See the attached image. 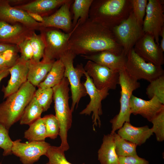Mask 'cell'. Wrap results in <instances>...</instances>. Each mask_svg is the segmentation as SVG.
<instances>
[{"instance_id": "obj_1", "label": "cell", "mask_w": 164, "mask_h": 164, "mask_svg": "<svg viewBox=\"0 0 164 164\" xmlns=\"http://www.w3.org/2000/svg\"><path fill=\"white\" fill-rule=\"evenodd\" d=\"M79 19L68 41V50L77 55H87L108 51L117 55L123 49L111 30L88 18L82 23Z\"/></svg>"}, {"instance_id": "obj_2", "label": "cell", "mask_w": 164, "mask_h": 164, "mask_svg": "<svg viewBox=\"0 0 164 164\" xmlns=\"http://www.w3.org/2000/svg\"><path fill=\"white\" fill-rule=\"evenodd\" d=\"M132 10L131 0H93L89 18L111 30L127 19Z\"/></svg>"}, {"instance_id": "obj_3", "label": "cell", "mask_w": 164, "mask_h": 164, "mask_svg": "<svg viewBox=\"0 0 164 164\" xmlns=\"http://www.w3.org/2000/svg\"><path fill=\"white\" fill-rule=\"evenodd\" d=\"M36 90V87L27 80L16 92L6 98L0 104V124L9 130L19 121Z\"/></svg>"}, {"instance_id": "obj_4", "label": "cell", "mask_w": 164, "mask_h": 164, "mask_svg": "<svg viewBox=\"0 0 164 164\" xmlns=\"http://www.w3.org/2000/svg\"><path fill=\"white\" fill-rule=\"evenodd\" d=\"M69 83L64 77L58 84L52 88L55 116L59 124V135L61 140L60 147L64 151L70 147L67 142V134L72 122V111L69 104Z\"/></svg>"}, {"instance_id": "obj_5", "label": "cell", "mask_w": 164, "mask_h": 164, "mask_svg": "<svg viewBox=\"0 0 164 164\" xmlns=\"http://www.w3.org/2000/svg\"><path fill=\"white\" fill-rule=\"evenodd\" d=\"M119 84L121 88L120 108L118 114L110 121L112 125L111 134L121 128L125 122H130V100L134 91L140 87L138 80L131 76L125 68L119 72Z\"/></svg>"}, {"instance_id": "obj_6", "label": "cell", "mask_w": 164, "mask_h": 164, "mask_svg": "<svg viewBox=\"0 0 164 164\" xmlns=\"http://www.w3.org/2000/svg\"><path fill=\"white\" fill-rule=\"evenodd\" d=\"M40 35L45 47L42 61L54 62L60 59L62 55L68 50V41L73 32L69 33L53 27L42 28Z\"/></svg>"}, {"instance_id": "obj_7", "label": "cell", "mask_w": 164, "mask_h": 164, "mask_svg": "<svg viewBox=\"0 0 164 164\" xmlns=\"http://www.w3.org/2000/svg\"><path fill=\"white\" fill-rule=\"evenodd\" d=\"M76 56L68 50L60 59L65 67L64 77L67 79L70 85L72 100L70 109L72 112L75 106L77 108L80 99L87 94L85 86L81 81L84 75V67L81 64L75 67L73 66V60Z\"/></svg>"}, {"instance_id": "obj_8", "label": "cell", "mask_w": 164, "mask_h": 164, "mask_svg": "<svg viewBox=\"0 0 164 164\" xmlns=\"http://www.w3.org/2000/svg\"><path fill=\"white\" fill-rule=\"evenodd\" d=\"M111 30L126 56L145 34L142 26L138 22L132 11L127 19Z\"/></svg>"}, {"instance_id": "obj_9", "label": "cell", "mask_w": 164, "mask_h": 164, "mask_svg": "<svg viewBox=\"0 0 164 164\" xmlns=\"http://www.w3.org/2000/svg\"><path fill=\"white\" fill-rule=\"evenodd\" d=\"M125 69L132 77L149 82L164 75L162 66L146 61L135 52L133 48L128 53Z\"/></svg>"}, {"instance_id": "obj_10", "label": "cell", "mask_w": 164, "mask_h": 164, "mask_svg": "<svg viewBox=\"0 0 164 164\" xmlns=\"http://www.w3.org/2000/svg\"><path fill=\"white\" fill-rule=\"evenodd\" d=\"M84 75L86 80L83 84L87 93L89 95L90 101L86 107L80 113V114L90 115L92 113V119L93 130L95 131V126H101L100 116L102 114L101 102L109 94V90L105 88L101 90L97 89L93 83L92 80L87 74L84 69Z\"/></svg>"}, {"instance_id": "obj_11", "label": "cell", "mask_w": 164, "mask_h": 164, "mask_svg": "<svg viewBox=\"0 0 164 164\" xmlns=\"http://www.w3.org/2000/svg\"><path fill=\"white\" fill-rule=\"evenodd\" d=\"M148 1L143 30L145 33L153 36L156 43L159 45V37L164 27V1Z\"/></svg>"}, {"instance_id": "obj_12", "label": "cell", "mask_w": 164, "mask_h": 164, "mask_svg": "<svg viewBox=\"0 0 164 164\" xmlns=\"http://www.w3.org/2000/svg\"><path fill=\"white\" fill-rule=\"evenodd\" d=\"M84 69L98 89L115 90L119 84V72L88 60Z\"/></svg>"}, {"instance_id": "obj_13", "label": "cell", "mask_w": 164, "mask_h": 164, "mask_svg": "<svg viewBox=\"0 0 164 164\" xmlns=\"http://www.w3.org/2000/svg\"><path fill=\"white\" fill-rule=\"evenodd\" d=\"M21 140L13 141L12 154L19 157L23 164H33L43 155H46L51 145L45 141L23 143Z\"/></svg>"}, {"instance_id": "obj_14", "label": "cell", "mask_w": 164, "mask_h": 164, "mask_svg": "<svg viewBox=\"0 0 164 164\" xmlns=\"http://www.w3.org/2000/svg\"><path fill=\"white\" fill-rule=\"evenodd\" d=\"M135 53L147 62L159 66L164 63L163 52L152 35L145 33L133 47Z\"/></svg>"}, {"instance_id": "obj_15", "label": "cell", "mask_w": 164, "mask_h": 164, "mask_svg": "<svg viewBox=\"0 0 164 164\" xmlns=\"http://www.w3.org/2000/svg\"><path fill=\"white\" fill-rule=\"evenodd\" d=\"M0 2V20L12 24H21L31 30H40V23L32 19L27 12L11 6L8 2Z\"/></svg>"}, {"instance_id": "obj_16", "label": "cell", "mask_w": 164, "mask_h": 164, "mask_svg": "<svg viewBox=\"0 0 164 164\" xmlns=\"http://www.w3.org/2000/svg\"><path fill=\"white\" fill-rule=\"evenodd\" d=\"M29 61L20 56L15 63L9 68L10 77L7 85L2 89L4 99L16 92L27 80Z\"/></svg>"}, {"instance_id": "obj_17", "label": "cell", "mask_w": 164, "mask_h": 164, "mask_svg": "<svg viewBox=\"0 0 164 164\" xmlns=\"http://www.w3.org/2000/svg\"><path fill=\"white\" fill-rule=\"evenodd\" d=\"M73 1L67 0L55 13L43 17L44 21L40 23L41 28L53 27L70 32L73 28L70 8Z\"/></svg>"}, {"instance_id": "obj_18", "label": "cell", "mask_w": 164, "mask_h": 164, "mask_svg": "<svg viewBox=\"0 0 164 164\" xmlns=\"http://www.w3.org/2000/svg\"><path fill=\"white\" fill-rule=\"evenodd\" d=\"M130 107L131 114L140 115L151 122L164 108V104L155 96L149 100H145L132 95L130 101Z\"/></svg>"}, {"instance_id": "obj_19", "label": "cell", "mask_w": 164, "mask_h": 164, "mask_svg": "<svg viewBox=\"0 0 164 164\" xmlns=\"http://www.w3.org/2000/svg\"><path fill=\"white\" fill-rule=\"evenodd\" d=\"M35 31L19 23L10 24L0 20V42L18 45Z\"/></svg>"}, {"instance_id": "obj_20", "label": "cell", "mask_w": 164, "mask_h": 164, "mask_svg": "<svg viewBox=\"0 0 164 164\" xmlns=\"http://www.w3.org/2000/svg\"><path fill=\"white\" fill-rule=\"evenodd\" d=\"M80 56L85 59L118 72L125 68L127 60V56L124 53L117 55L108 51Z\"/></svg>"}, {"instance_id": "obj_21", "label": "cell", "mask_w": 164, "mask_h": 164, "mask_svg": "<svg viewBox=\"0 0 164 164\" xmlns=\"http://www.w3.org/2000/svg\"><path fill=\"white\" fill-rule=\"evenodd\" d=\"M123 139L140 146L144 143L153 134L152 130L148 125L136 127L130 122H125L118 131Z\"/></svg>"}, {"instance_id": "obj_22", "label": "cell", "mask_w": 164, "mask_h": 164, "mask_svg": "<svg viewBox=\"0 0 164 164\" xmlns=\"http://www.w3.org/2000/svg\"><path fill=\"white\" fill-rule=\"evenodd\" d=\"M98 158L101 164H119L112 134L104 135L98 151Z\"/></svg>"}, {"instance_id": "obj_23", "label": "cell", "mask_w": 164, "mask_h": 164, "mask_svg": "<svg viewBox=\"0 0 164 164\" xmlns=\"http://www.w3.org/2000/svg\"><path fill=\"white\" fill-rule=\"evenodd\" d=\"M67 0H36L27 4L15 7L27 12L42 15L60 6Z\"/></svg>"}, {"instance_id": "obj_24", "label": "cell", "mask_w": 164, "mask_h": 164, "mask_svg": "<svg viewBox=\"0 0 164 164\" xmlns=\"http://www.w3.org/2000/svg\"><path fill=\"white\" fill-rule=\"evenodd\" d=\"M29 63L27 80L35 87H38L45 79L53 62H44L42 60L36 62L30 60Z\"/></svg>"}, {"instance_id": "obj_25", "label": "cell", "mask_w": 164, "mask_h": 164, "mask_svg": "<svg viewBox=\"0 0 164 164\" xmlns=\"http://www.w3.org/2000/svg\"><path fill=\"white\" fill-rule=\"evenodd\" d=\"M65 67L60 59L55 61L45 79L38 86L41 88H52L64 77Z\"/></svg>"}, {"instance_id": "obj_26", "label": "cell", "mask_w": 164, "mask_h": 164, "mask_svg": "<svg viewBox=\"0 0 164 164\" xmlns=\"http://www.w3.org/2000/svg\"><path fill=\"white\" fill-rule=\"evenodd\" d=\"M93 1V0H73L72 3L73 28L77 24L79 19L80 20V23L81 24L88 19L90 8Z\"/></svg>"}, {"instance_id": "obj_27", "label": "cell", "mask_w": 164, "mask_h": 164, "mask_svg": "<svg viewBox=\"0 0 164 164\" xmlns=\"http://www.w3.org/2000/svg\"><path fill=\"white\" fill-rule=\"evenodd\" d=\"M43 109L34 97L25 108L19 120L21 125H29L41 118Z\"/></svg>"}, {"instance_id": "obj_28", "label": "cell", "mask_w": 164, "mask_h": 164, "mask_svg": "<svg viewBox=\"0 0 164 164\" xmlns=\"http://www.w3.org/2000/svg\"><path fill=\"white\" fill-rule=\"evenodd\" d=\"M28 129L24 132V137L29 142L45 141L46 138L45 125L41 117L29 125Z\"/></svg>"}, {"instance_id": "obj_29", "label": "cell", "mask_w": 164, "mask_h": 164, "mask_svg": "<svg viewBox=\"0 0 164 164\" xmlns=\"http://www.w3.org/2000/svg\"><path fill=\"white\" fill-rule=\"evenodd\" d=\"M115 150L118 156H126L137 154V145L121 137L115 132L113 134Z\"/></svg>"}, {"instance_id": "obj_30", "label": "cell", "mask_w": 164, "mask_h": 164, "mask_svg": "<svg viewBox=\"0 0 164 164\" xmlns=\"http://www.w3.org/2000/svg\"><path fill=\"white\" fill-rule=\"evenodd\" d=\"M149 83L146 90L148 97L151 99L155 96L164 104V75Z\"/></svg>"}, {"instance_id": "obj_31", "label": "cell", "mask_w": 164, "mask_h": 164, "mask_svg": "<svg viewBox=\"0 0 164 164\" xmlns=\"http://www.w3.org/2000/svg\"><path fill=\"white\" fill-rule=\"evenodd\" d=\"M53 96L52 88L38 87L34 94L37 102L43 109V111H47L50 108Z\"/></svg>"}, {"instance_id": "obj_32", "label": "cell", "mask_w": 164, "mask_h": 164, "mask_svg": "<svg viewBox=\"0 0 164 164\" xmlns=\"http://www.w3.org/2000/svg\"><path fill=\"white\" fill-rule=\"evenodd\" d=\"M33 52L32 60L39 62L43 58L45 46L40 35H37L33 32L29 37Z\"/></svg>"}, {"instance_id": "obj_33", "label": "cell", "mask_w": 164, "mask_h": 164, "mask_svg": "<svg viewBox=\"0 0 164 164\" xmlns=\"http://www.w3.org/2000/svg\"><path fill=\"white\" fill-rule=\"evenodd\" d=\"M42 118L46 128V137L53 139L56 138L59 135L60 125L55 115H46Z\"/></svg>"}, {"instance_id": "obj_34", "label": "cell", "mask_w": 164, "mask_h": 164, "mask_svg": "<svg viewBox=\"0 0 164 164\" xmlns=\"http://www.w3.org/2000/svg\"><path fill=\"white\" fill-rule=\"evenodd\" d=\"M45 155L49 160L48 164H72L66 159L64 151L60 146L51 145Z\"/></svg>"}, {"instance_id": "obj_35", "label": "cell", "mask_w": 164, "mask_h": 164, "mask_svg": "<svg viewBox=\"0 0 164 164\" xmlns=\"http://www.w3.org/2000/svg\"><path fill=\"white\" fill-rule=\"evenodd\" d=\"M151 122L153 125L151 128L155 134L157 140L159 142L164 140V108L159 111Z\"/></svg>"}, {"instance_id": "obj_36", "label": "cell", "mask_w": 164, "mask_h": 164, "mask_svg": "<svg viewBox=\"0 0 164 164\" xmlns=\"http://www.w3.org/2000/svg\"><path fill=\"white\" fill-rule=\"evenodd\" d=\"M9 130L0 124V148L3 150V155L4 156L12 154L13 141L10 137Z\"/></svg>"}, {"instance_id": "obj_37", "label": "cell", "mask_w": 164, "mask_h": 164, "mask_svg": "<svg viewBox=\"0 0 164 164\" xmlns=\"http://www.w3.org/2000/svg\"><path fill=\"white\" fill-rule=\"evenodd\" d=\"M132 12L139 23L142 26L148 1L131 0Z\"/></svg>"}, {"instance_id": "obj_38", "label": "cell", "mask_w": 164, "mask_h": 164, "mask_svg": "<svg viewBox=\"0 0 164 164\" xmlns=\"http://www.w3.org/2000/svg\"><path fill=\"white\" fill-rule=\"evenodd\" d=\"M19 49L9 51L0 55V68H10L16 62L20 56Z\"/></svg>"}, {"instance_id": "obj_39", "label": "cell", "mask_w": 164, "mask_h": 164, "mask_svg": "<svg viewBox=\"0 0 164 164\" xmlns=\"http://www.w3.org/2000/svg\"><path fill=\"white\" fill-rule=\"evenodd\" d=\"M29 37L16 45L21 53L20 56L27 61L32 60L33 56V50Z\"/></svg>"}, {"instance_id": "obj_40", "label": "cell", "mask_w": 164, "mask_h": 164, "mask_svg": "<svg viewBox=\"0 0 164 164\" xmlns=\"http://www.w3.org/2000/svg\"><path fill=\"white\" fill-rule=\"evenodd\" d=\"M119 164H149L148 161L137 154L126 156H118Z\"/></svg>"}, {"instance_id": "obj_41", "label": "cell", "mask_w": 164, "mask_h": 164, "mask_svg": "<svg viewBox=\"0 0 164 164\" xmlns=\"http://www.w3.org/2000/svg\"><path fill=\"white\" fill-rule=\"evenodd\" d=\"M17 46L15 45L0 43V55L11 50L18 49Z\"/></svg>"}, {"instance_id": "obj_42", "label": "cell", "mask_w": 164, "mask_h": 164, "mask_svg": "<svg viewBox=\"0 0 164 164\" xmlns=\"http://www.w3.org/2000/svg\"><path fill=\"white\" fill-rule=\"evenodd\" d=\"M29 15L34 20L37 22L43 23L44 20L43 17L37 13L27 12Z\"/></svg>"}, {"instance_id": "obj_43", "label": "cell", "mask_w": 164, "mask_h": 164, "mask_svg": "<svg viewBox=\"0 0 164 164\" xmlns=\"http://www.w3.org/2000/svg\"><path fill=\"white\" fill-rule=\"evenodd\" d=\"M9 68H0V83L2 79L6 77L9 74Z\"/></svg>"}, {"instance_id": "obj_44", "label": "cell", "mask_w": 164, "mask_h": 164, "mask_svg": "<svg viewBox=\"0 0 164 164\" xmlns=\"http://www.w3.org/2000/svg\"><path fill=\"white\" fill-rule=\"evenodd\" d=\"M160 36L162 37L160 41L159 47L162 50L164 51V27L163 28L160 33Z\"/></svg>"}, {"instance_id": "obj_45", "label": "cell", "mask_w": 164, "mask_h": 164, "mask_svg": "<svg viewBox=\"0 0 164 164\" xmlns=\"http://www.w3.org/2000/svg\"><path fill=\"white\" fill-rule=\"evenodd\" d=\"M0 164H2V162H1V163H0Z\"/></svg>"}, {"instance_id": "obj_46", "label": "cell", "mask_w": 164, "mask_h": 164, "mask_svg": "<svg viewBox=\"0 0 164 164\" xmlns=\"http://www.w3.org/2000/svg\"><path fill=\"white\" fill-rule=\"evenodd\" d=\"M46 164H48V163H46Z\"/></svg>"}, {"instance_id": "obj_47", "label": "cell", "mask_w": 164, "mask_h": 164, "mask_svg": "<svg viewBox=\"0 0 164 164\" xmlns=\"http://www.w3.org/2000/svg\"><path fill=\"white\" fill-rule=\"evenodd\" d=\"M1 1V0H0V2Z\"/></svg>"}]
</instances>
